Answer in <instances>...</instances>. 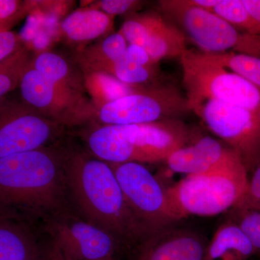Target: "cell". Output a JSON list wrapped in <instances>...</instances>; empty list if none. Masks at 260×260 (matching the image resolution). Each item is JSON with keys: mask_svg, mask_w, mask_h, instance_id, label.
Wrapping results in <instances>:
<instances>
[{"mask_svg": "<svg viewBox=\"0 0 260 260\" xmlns=\"http://www.w3.org/2000/svg\"><path fill=\"white\" fill-rule=\"evenodd\" d=\"M70 213L74 211L67 189L61 147L52 145L0 158V218L41 234L48 222Z\"/></svg>", "mask_w": 260, "mask_h": 260, "instance_id": "obj_1", "label": "cell"}, {"mask_svg": "<svg viewBox=\"0 0 260 260\" xmlns=\"http://www.w3.org/2000/svg\"><path fill=\"white\" fill-rule=\"evenodd\" d=\"M61 148L67 189L74 213L112 235L121 245L148 236L126 204L110 164L81 149Z\"/></svg>", "mask_w": 260, "mask_h": 260, "instance_id": "obj_2", "label": "cell"}, {"mask_svg": "<svg viewBox=\"0 0 260 260\" xmlns=\"http://www.w3.org/2000/svg\"><path fill=\"white\" fill-rule=\"evenodd\" d=\"M242 161L203 174L186 175L166 189L176 222L189 215L209 217L234 209L247 188L249 175Z\"/></svg>", "mask_w": 260, "mask_h": 260, "instance_id": "obj_3", "label": "cell"}, {"mask_svg": "<svg viewBox=\"0 0 260 260\" xmlns=\"http://www.w3.org/2000/svg\"><path fill=\"white\" fill-rule=\"evenodd\" d=\"M183 83L189 110L216 101L260 114V88L225 68L186 49L180 56Z\"/></svg>", "mask_w": 260, "mask_h": 260, "instance_id": "obj_4", "label": "cell"}, {"mask_svg": "<svg viewBox=\"0 0 260 260\" xmlns=\"http://www.w3.org/2000/svg\"><path fill=\"white\" fill-rule=\"evenodd\" d=\"M160 7L181 24L200 51H234L260 57V37L241 31L212 12L191 6L186 0L160 1Z\"/></svg>", "mask_w": 260, "mask_h": 260, "instance_id": "obj_5", "label": "cell"}, {"mask_svg": "<svg viewBox=\"0 0 260 260\" xmlns=\"http://www.w3.org/2000/svg\"><path fill=\"white\" fill-rule=\"evenodd\" d=\"M109 164L126 204L148 235L175 223L166 189L145 166L135 162Z\"/></svg>", "mask_w": 260, "mask_h": 260, "instance_id": "obj_6", "label": "cell"}, {"mask_svg": "<svg viewBox=\"0 0 260 260\" xmlns=\"http://www.w3.org/2000/svg\"><path fill=\"white\" fill-rule=\"evenodd\" d=\"M192 111L239 154L251 172L260 160V114L216 101H207Z\"/></svg>", "mask_w": 260, "mask_h": 260, "instance_id": "obj_7", "label": "cell"}, {"mask_svg": "<svg viewBox=\"0 0 260 260\" xmlns=\"http://www.w3.org/2000/svg\"><path fill=\"white\" fill-rule=\"evenodd\" d=\"M186 97L173 87L140 88L99 109L104 125H135L176 119L189 111Z\"/></svg>", "mask_w": 260, "mask_h": 260, "instance_id": "obj_8", "label": "cell"}, {"mask_svg": "<svg viewBox=\"0 0 260 260\" xmlns=\"http://www.w3.org/2000/svg\"><path fill=\"white\" fill-rule=\"evenodd\" d=\"M61 130L22 100H0V158L46 148Z\"/></svg>", "mask_w": 260, "mask_h": 260, "instance_id": "obj_9", "label": "cell"}, {"mask_svg": "<svg viewBox=\"0 0 260 260\" xmlns=\"http://www.w3.org/2000/svg\"><path fill=\"white\" fill-rule=\"evenodd\" d=\"M41 234L52 239L69 260H102L114 256L120 243L74 213L53 219Z\"/></svg>", "mask_w": 260, "mask_h": 260, "instance_id": "obj_10", "label": "cell"}, {"mask_svg": "<svg viewBox=\"0 0 260 260\" xmlns=\"http://www.w3.org/2000/svg\"><path fill=\"white\" fill-rule=\"evenodd\" d=\"M208 242L194 231L172 225L120 246L116 254L124 260H205Z\"/></svg>", "mask_w": 260, "mask_h": 260, "instance_id": "obj_11", "label": "cell"}, {"mask_svg": "<svg viewBox=\"0 0 260 260\" xmlns=\"http://www.w3.org/2000/svg\"><path fill=\"white\" fill-rule=\"evenodd\" d=\"M18 85L22 101L47 119L61 125H71L86 119L80 113V94L51 83L30 63Z\"/></svg>", "mask_w": 260, "mask_h": 260, "instance_id": "obj_12", "label": "cell"}, {"mask_svg": "<svg viewBox=\"0 0 260 260\" xmlns=\"http://www.w3.org/2000/svg\"><path fill=\"white\" fill-rule=\"evenodd\" d=\"M120 31L129 44L143 47L155 62L179 57L187 49L184 34L157 13L128 19Z\"/></svg>", "mask_w": 260, "mask_h": 260, "instance_id": "obj_13", "label": "cell"}, {"mask_svg": "<svg viewBox=\"0 0 260 260\" xmlns=\"http://www.w3.org/2000/svg\"><path fill=\"white\" fill-rule=\"evenodd\" d=\"M189 132L176 119L137 124L134 140L135 162H156L167 160L187 144Z\"/></svg>", "mask_w": 260, "mask_h": 260, "instance_id": "obj_14", "label": "cell"}, {"mask_svg": "<svg viewBox=\"0 0 260 260\" xmlns=\"http://www.w3.org/2000/svg\"><path fill=\"white\" fill-rule=\"evenodd\" d=\"M239 161H242V158L235 150L211 137L185 145L166 160L173 172L186 175L211 172Z\"/></svg>", "mask_w": 260, "mask_h": 260, "instance_id": "obj_15", "label": "cell"}, {"mask_svg": "<svg viewBox=\"0 0 260 260\" xmlns=\"http://www.w3.org/2000/svg\"><path fill=\"white\" fill-rule=\"evenodd\" d=\"M131 125H102L88 133L89 151L109 164L134 162Z\"/></svg>", "mask_w": 260, "mask_h": 260, "instance_id": "obj_16", "label": "cell"}, {"mask_svg": "<svg viewBox=\"0 0 260 260\" xmlns=\"http://www.w3.org/2000/svg\"><path fill=\"white\" fill-rule=\"evenodd\" d=\"M42 256V234L0 218V260H28Z\"/></svg>", "mask_w": 260, "mask_h": 260, "instance_id": "obj_17", "label": "cell"}, {"mask_svg": "<svg viewBox=\"0 0 260 260\" xmlns=\"http://www.w3.org/2000/svg\"><path fill=\"white\" fill-rule=\"evenodd\" d=\"M255 254L250 241L232 220L217 229L208 242L205 260H249Z\"/></svg>", "mask_w": 260, "mask_h": 260, "instance_id": "obj_18", "label": "cell"}, {"mask_svg": "<svg viewBox=\"0 0 260 260\" xmlns=\"http://www.w3.org/2000/svg\"><path fill=\"white\" fill-rule=\"evenodd\" d=\"M112 17L95 9L76 10L62 20L61 28L66 37L76 42H88L101 37L110 28Z\"/></svg>", "mask_w": 260, "mask_h": 260, "instance_id": "obj_19", "label": "cell"}, {"mask_svg": "<svg viewBox=\"0 0 260 260\" xmlns=\"http://www.w3.org/2000/svg\"><path fill=\"white\" fill-rule=\"evenodd\" d=\"M30 64L51 83L69 91L80 94L83 79L73 71L69 62L62 56L50 51H44Z\"/></svg>", "mask_w": 260, "mask_h": 260, "instance_id": "obj_20", "label": "cell"}, {"mask_svg": "<svg viewBox=\"0 0 260 260\" xmlns=\"http://www.w3.org/2000/svg\"><path fill=\"white\" fill-rule=\"evenodd\" d=\"M205 60L225 68L260 88V57L234 51L205 53L198 51Z\"/></svg>", "mask_w": 260, "mask_h": 260, "instance_id": "obj_21", "label": "cell"}, {"mask_svg": "<svg viewBox=\"0 0 260 260\" xmlns=\"http://www.w3.org/2000/svg\"><path fill=\"white\" fill-rule=\"evenodd\" d=\"M85 84L99 108L141 88L121 83L112 75L99 70L90 72L85 77Z\"/></svg>", "mask_w": 260, "mask_h": 260, "instance_id": "obj_22", "label": "cell"}, {"mask_svg": "<svg viewBox=\"0 0 260 260\" xmlns=\"http://www.w3.org/2000/svg\"><path fill=\"white\" fill-rule=\"evenodd\" d=\"M210 12L241 31L260 37V29L243 4L242 0H218Z\"/></svg>", "mask_w": 260, "mask_h": 260, "instance_id": "obj_23", "label": "cell"}, {"mask_svg": "<svg viewBox=\"0 0 260 260\" xmlns=\"http://www.w3.org/2000/svg\"><path fill=\"white\" fill-rule=\"evenodd\" d=\"M103 72L112 75L121 83L140 86L151 81L156 76V66H143L129 60L123 56L121 59L108 66Z\"/></svg>", "mask_w": 260, "mask_h": 260, "instance_id": "obj_24", "label": "cell"}, {"mask_svg": "<svg viewBox=\"0 0 260 260\" xmlns=\"http://www.w3.org/2000/svg\"><path fill=\"white\" fill-rule=\"evenodd\" d=\"M28 64V54L22 48L0 62V100L19 85Z\"/></svg>", "mask_w": 260, "mask_h": 260, "instance_id": "obj_25", "label": "cell"}, {"mask_svg": "<svg viewBox=\"0 0 260 260\" xmlns=\"http://www.w3.org/2000/svg\"><path fill=\"white\" fill-rule=\"evenodd\" d=\"M128 44L121 31L114 32L106 38L93 54L95 70L103 71L109 65L123 57Z\"/></svg>", "mask_w": 260, "mask_h": 260, "instance_id": "obj_26", "label": "cell"}, {"mask_svg": "<svg viewBox=\"0 0 260 260\" xmlns=\"http://www.w3.org/2000/svg\"><path fill=\"white\" fill-rule=\"evenodd\" d=\"M233 221L239 225L250 241L256 254H260V211L254 210L232 209Z\"/></svg>", "mask_w": 260, "mask_h": 260, "instance_id": "obj_27", "label": "cell"}, {"mask_svg": "<svg viewBox=\"0 0 260 260\" xmlns=\"http://www.w3.org/2000/svg\"><path fill=\"white\" fill-rule=\"evenodd\" d=\"M251 174L245 194L235 208L260 211V160Z\"/></svg>", "mask_w": 260, "mask_h": 260, "instance_id": "obj_28", "label": "cell"}, {"mask_svg": "<svg viewBox=\"0 0 260 260\" xmlns=\"http://www.w3.org/2000/svg\"><path fill=\"white\" fill-rule=\"evenodd\" d=\"M23 3L17 0H0V26L8 30V25L23 14Z\"/></svg>", "mask_w": 260, "mask_h": 260, "instance_id": "obj_29", "label": "cell"}, {"mask_svg": "<svg viewBox=\"0 0 260 260\" xmlns=\"http://www.w3.org/2000/svg\"><path fill=\"white\" fill-rule=\"evenodd\" d=\"M20 41L21 39L16 32L8 30L0 31V62L21 49Z\"/></svg>", "mask_w": 260, "mask_h": 260, "instance_id": "obj_30", "label": "cell"}, {"mask_svg": "<svg viewBox=\"0 0 260 260\" xmlns=\"http://www.w3.org/2000/svg\"><path fill=\"white\" fill-rule=\"evenodd\" d=\"M139 4V1L135 0H104L99 3L102 11L111 17L124 14Z\"/></svg>", "mask_w": 260, "mask_h": 260, "instance_id": "obj_31", "label": "cell"}, {"mask_svg": "<svg viewBox=\"0 0 260 260\" xmlns=\"http://www.w3.org/2000/svg\"><path fill=\"white\" fill-rule=\"evenodd\" d=\"M124 56L129 60L135 61L143 66H156L157 62L151 59L147 51L136 44H128Z\"/></svg>", "mask_w": 260, "mask_h": 260, "instance_id": "obj_32", "label": "cell"}, {"mask_svg": "<svg viewBox=\"0 0 260 260\" xmlns=\"http://www.w3.org/2000/svg\"><path fill=\"white\" fill-rule=\"evenodd\" d=\"M42 246L44 260H69L56 242L45 234H42Z\"/></svg>", "mask_w": 260, "mask_h": 260, "instance_id": "obj_33", "label": "cell"}, {"mask_svg": "<svg viewBox=\"0 0 260 260\" xmlns=\"http://www.w3.org/2000/svg\"><path fill=\"white\" fill-rule=\"evenodd\" d=\"M242 2L251 18L260 29V0H242Z\"/></svg>", "mask_w": 260, "mask_h": 260, "instance_id": "obj_34", "label": "cell"}, {"mask_svg": "<svg viewBox=\"0 0 260 260\" xmlns=\"http://www.w3.org/2000/svg\"><path fill=\"white\" fill-rule=\"evenodd\" d=\"M28 260H44V254H43L42 256H39V257L32 258V259H30Z\"/></svg>", "mask_w": 260, "mask_h": 260, "instance_id": "obj_35", "label": "cell"}, {"mask_svg": "<svg viewBox=\"0 0 260 260\" xmlns=\"http://www.w3.org/2000/svg\"><path fill=\"white\" fill-rule=\"evenodd\" d=\"M102 260H115L114 259V256H111V257L107 258V259H104Z\"/></svg>", "mask_w": 260, "mask_h": 260, "instance_id": "obj_36", "label": "cell"}, {"mask_svg": "<svg viewBox=\"0 0 260 260\" xmlns=\"http://www.w3.org/2000/svg\"><path fill=\"white\" fill-rule=\"evenodd\" d=\"M1 30H5L4 28H2L1 26H0V31H1Z\"/></svg>", "mask_w": 260, "mask_h": 260, "instance_id": "obj_37", "label": "cell"}]
</instances>
